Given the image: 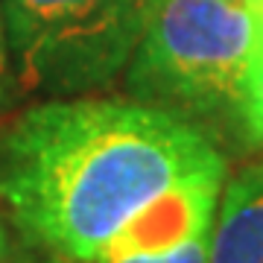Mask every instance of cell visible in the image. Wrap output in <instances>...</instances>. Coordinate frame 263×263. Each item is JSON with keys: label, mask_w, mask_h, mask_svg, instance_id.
Listing matches in <instances>:
<instances>
[{"label": "cell", "mask_w": 263, "mask_h": 263, "mask_svg": "<svg viewBox=\"0 0 263 263\" xmlns=\"http://www.w3.org/2000/svg\"><path fill=\"white\" fill-rule=\"evenodd\" d=\"M228 3H249V0H228Z\"/></svg>", "instance_id": "11"}, {"label": "cell", "mask_w": 263, "mask_h": 263, "mask_svg": "<svg viewBox=\"0 0 263 263\" xmlns=\"http://www.w3.org/2000/svg\"><path fill=\"white\" fill-rule=\"evenodd\" d=\"M234 126L249 146L263 149V56L257 59V65H254L252 76L246 82Z\"/></svg>", "instance_id": "5"}, {"label": "cell", "mask_w": 263, "mask_h": 263, "mask_svg": "<svg viewBox=\"0 0 263 263\" xmlns=\"http://www.w3.org/2000/svg\"><path fill=\"white\" fill-rule=\"evenodd\" d=\"M0 263H12V254H6V257L0 254Z\"/></svg>", "instance_id": "10"}, {"label": "cell", "mask_w": 263, "mask_h": 263, "mask_svg": "<svg viewBox=\"0 0 263 263\" xmlns=\"http://www.w3.org/2000/svg\"><path fill=\"white\" fill-rule=\"evenodd\" d=\"M18 79L85 94L114 82L138 47L152 0H0Z\"/></svg>", "instance_id": "3"}, {"label": "cell", "mask_w": 263, "mask_h": 263, "mask_svg": "<svg viewBox=\"0 0 263 263\" xmlns=\"http://www.w3.org/2000/svg\"><path fill=\"white\" fill-rule=\"evenodd\" d=\"M226 155L138 100H50L0 135V205L56 263H111L211 231Z\"/></svg>", "instance_id": "1"}, {"label": "cell", "mask_w": 263, "mask_h": 263, "mask_svg": "<svg viewBox=\"0 0 263 263\" xmlns=\"http://www.w3.org/2000/svg\"><path fill=\"white\" fill-rule=\"evenodd\" d=\"M208 263H263V161L226 181L211 228Z\"/></svg>", "instance_id": "4"}, {"label": "cell", "mask_w": 263, "mask_h": 263, "mask_svg": "<svg viewBox=\"0 0 263 263\" xmlns=\"http://www.w3.org/2000/svg\"><path fill=\"white\" fill-rule=\"evenodd\" d=\"M0 254H3V257H6V254H12L9 231H6V222H3V211H0Z\"/></svg>", "instance_id": "8"}, {"label": "cell", "mask_w": 263, "mask_h": 263, "mask_svg": "<svg viewBox=\"0 0 263 263\" xmlns=\"http://www.w3.org/2000/svg\"><path fill=\"white\" fill-rule=\"evenodd\" d=\"M254 12H257V24H260V38H263V0L254 3Z\"/></svg>", "instance_id": "9"}, {"label": "cell", "mask_w": 263, "mask_h": 263, "mask_svg": "<svg viewBox=\"0 0 263 263\" xmlns=\"http://www.w3.org/2000/svg\"><path fill=\"white\" fill-rule=\"evenodd\" d=\"M208 252H211V231L190 237L187 243L164 249V252H146V254H129L111 263H208Z\"/></svg>", "instance_id": "6"}, {"label": "cell", "mask_w": 263, "mask_h": 263, "mask_svg": "<svg viewBox=\"0 0 263 263\" xmlns=\"http://www.w3.org/2000/svg\"><path fill=\"white\" fill-rule=\"evenodd\" d=\"M260 56V24L249 3L152 0L123 76L138 103L187 120H237L246 82Z\"/></svg>", "instance_id": "2"}, {"label": "cell", "mask_w": 263, "mask_h": 263, "mask_svg": "<svg viewBox=\"0 0 263 263\" xmlns=\"http://www.w3.org/2000/svg\"><path fill=\"white\" fill-rule=\"evenodd\" d=\"M254 3H257V0H249V6H254Z\"/></svg>", "instance_id": "12"}, {"label": "cell", "mask_w": 263, "mask_h": 263, "mask_svg": "<svg viewBox=\"0 0 263 263\" xmlns=\"http://www.w3.org/2000/svg\"><path fill=\"white\" fill-rule=\"evenodd\" d=\"M12 82V59H9V41H6V24H3V3H0V105L6 103Z\"/></svg>", "instance_id": "7"}]
</instances>
